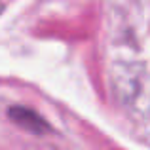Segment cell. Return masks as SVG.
<instances>
[{
	"mask_svg": "<svg viewBox=\"0 0 150 150\" xmlns=\"http://www.w3.org/2000/svg\"><path fill=\"white\" fill-rule=\"evenodd\" d=\"M143 67L135 65V63H118L114 67L112 74H110V84H112V91L116 99L122 105H131L137 101L143 89Z\"/></svg>",
	"mask_w": 150,
	"mask_h": 150,
	"instance_id": "obj_1",
	"label": "cell"
},
{
	"mask_svg": "<svg viewBox=\"0 0 150 150\" xmlns=\"http://www.w3.org/2000/svg\"><path fill=\"white\" fill-rule=\"evenodd\" d=\"M8 116H10V120L13 122L15 125H19L21 129L33 133V135H44V133L50 131L48 122L33 108L15 105V106H10V108H8Z\"/></svg>",
	"mask_w": 150,
	"mask_h": 150,
	"instance_id": "obj_2",
	"label": "cell"
},
{
	"mask_svg": "<svg viewBox=\"0 0 150 150\" xmlns=\"http://www.w3.org/2000/svg\"><path fill=\"white\" fill-rule=\"evenodd\" d=\"M0 11H2V6H0Z\"/></svg>",
	"mask_w": 150,
	"mask_h": 150,
	"instance_id": "obj_3",
	"label": "cell"
}]
</instances>
